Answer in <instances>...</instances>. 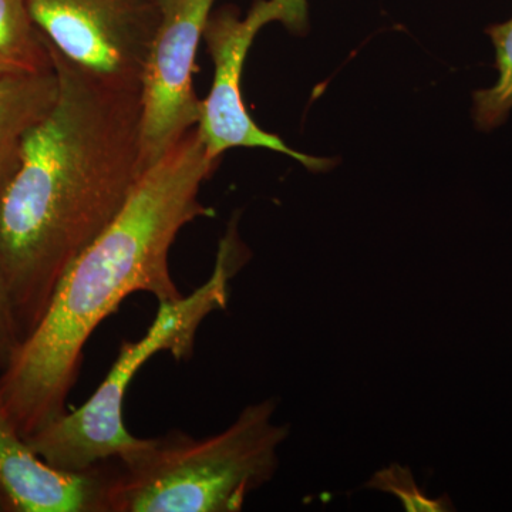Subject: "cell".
Returning <instances> with one entry per match:
<instances>
[{"instance_id":"cell-1","label":"cell","mask_w":512,"mask_h":512,"mask_svg":"<svg viewBox=\"0 0 512 512\" xmlns=\"http://www.w3.org/2000/svg\"><path fill=\"white\" fill-rule=\"evenodd\" d=\"M46 43L59 96L0 190V276L20 342L143 174L141 90L101 82Z\"/></svg>"},{"instance_id":"cell-2","label":"cell","mask_w":512,"mask_h":512,"mask_svg":"<svg viewBox=\"0 0 512 512\" xmlns=\"http://www.w3.org/2000/svg\"><path fill=\"white\" fill-rule=\"evenodd\" d=\"M217 164L192 128L141 174L120 214L64 274L45 315L0 370V410L23 439L69 412L86 343L124 299L183 298L170 251L185 225L214 215L198 195Z\"/></svg>"},{"instance_id":"cell-3","label":"cell","mask_w":512,"mask_h":512,"mask_svg":"<svg viewBox=\"0 0 512 512\" xmlns=\"http://www.w3.org/2000/svg\"><path fill=\"white\" fill-rule=\"evenodd\" d=\"M274 399L245 407L214 436L170 431L124 460L101 464L100 512H237L269 483L289 426L275 423Z\"/></svg>"},{"instance_id":"cell-4","label":"cell","mask_w":512,"mask_h":512,"mask_svg":"<svg viewBox=\"0 0 512 512\" xmlns=\"http://www.w3.org/2000/svg\"><path fill=\"white\" fill-rule=\"evenodd\" d=\"M247 259L237 222L232 221L221 239L208 281L177 301L158 303L156 318L147 332L133 342L121 343L116 362L93 396L79 409L69 410L26 439L37 456L59 470L87 473L140 450L146 439L134 437L124 424V400L131 380L158 353H171L177 360L191 359L201 323L212 312L227 308L231 279Z\"/></svg>"},{"instance_id":"cell-5","label":"cell","mask_w":512,"mask_h":512,"mask_svg":"<svg viewBox=\"0 0 512 512\" xmlns=\"http://www.w3.org/2000/svg\"><path fill=\"white\" fill-rule=\"evenodd\" d=\"M272 22H281L295 33L305 32L308 0H256L245 18L231 9H222L208 19L202 39L214 63V80L210 94L202 100L198 134L208 157L217 163L231 148H266L293 158L313 173H322L332 167V160L286 146L281 137L262 130L252 120L242 100V72L249 49L261 29Z\"/></svg>"},{"instance_id":"cell-6","label":"cell","mask_w":512,"mask_h":512,"mask_svg":"<svg viewBox=\"0 0 512 512\" xmlns=\"http://www.w3.org/2000/svg\"><path fill=\"white\" fill-rule=\"evenodd\" d=\"M50 46L84 72L141 90L164 13L154 0H26Z\"/></svg>"},{"instance_id":"cell-7","label":"cell","mask_w":512,"mask_h":512,"mask_svg":"<svg viewBox=\"0 0 512 512\" xmlns=\"http://www.w3.org/2000/svg\"><path fill=\"white\" fill-rule=\"evenodd\" d=\"M214 0H178L167 12L141 86V168L157 163L201 119L195 59Z\"/></svg>"},{"instance_id":"cell-8","label":"cell","mask_w":512,"mask_h":512,"mask_svg":"<svg viewBox=\"0 0 512 512\" xmlns=\"http://www.w3.org/2000/svg\"><path fill=\"white\" fill-rule=\"evenodd\" d=\"M0 485L13 512H100L104 473L50 466L0 410Z\"/></svg>"},{"instance_id":"cell-9","label":"cell","mask_w":512,"mask_h":512,"mask_svg":"<svg viewBox=\"0 0 512 512\" xmlns=\"http://www.w3.org/2000/svg\"><path fill=\"white\" fill-rule=\"evenodd\" d=\"M59 76L45 72L0 76V190L15 170L26 137L55 106Z\"/></svg>"},{"instance_id":"cell-10","label":"cell","mask_w":512,"mask_h":512,"mask_svg":"<svg viewBox=\"0 0 512 512\" xmlns=\"http://www.w3.org/2000/svg\"><path fill=\"white\" fill-rule=\"evenodd\" d=\"M46 39L33 23L26 0H0V76L52 69Z\"/></svg>"},{"instance_id":"cell-11","label":"cell","mask_w":512,"mask_h":512,"mask_svg":"<svg viewBox=\"0 0 512 512\" xmlns=\"http://www.w3.org/2000/svg\"><path fill=\"white\" fill-rule=\"evenodd\" d=\"M495 49L498 80L490 89L474 93V120L483 131L505 123L512 110V18L485 30Z\"/></svg>"},{"instance_id":"cell-12","label":"cell","mask_w":512,"mask_h":512,"mask_svg":"<svg viewBox=\"0 0 512 512\" xmlns=\"http://www.w3.org/2000/svg\"><path fill=\"white\" fill-rule=\"evenodd\" d=\"M366 488L392 494L402 501L404 510L409 512H446L453 511V504L448 497L431 498L424 493L414 480L409 467L392 464L373 474L367 481Z\"/></svg>"},{"instance_id":"cell-13","label":"cell","mask_w":512,"mask_h":512,"mask_svg":"<svg viewBox=\"0 0 512 512\" xmlns=\"http://www.w3.org/2000/svg\"><path fill=\"white\" fill-rule=\"evenodd\" d=\"M20 343L18 325L13 315L5 282L0 276V370L5 369Z\"/></svg>"},{"instance_id":"cell-14","label":"cell","mask_w":512,"mask_h":512,"mask_svg":"<svg viewBox=\"0 0 512 512\" xmlns=\"http://www.w3.org/2000/svg\"><path fill=\"white\" fill-rule=\"evenodd\" d=\"M0 512H13L12 505H10L2 485H0Z\"/></svg>"},{"instance_id":"cell-15","label":"cell","mask_w":512,"mask_h":512,"mask_svg":"<svg viewBox=\"0 0 512 512\" xmlns=\"http://www.w3.org/2000/svg\"><path fill=\"white\" fill-rule=\"evenodd\" d=\"M154 2H156L157 5L160 6V9L163 10L164 13L167 12V10L170 9L175 2H178V0H154Z\"/></svg>"}]
</instances>
